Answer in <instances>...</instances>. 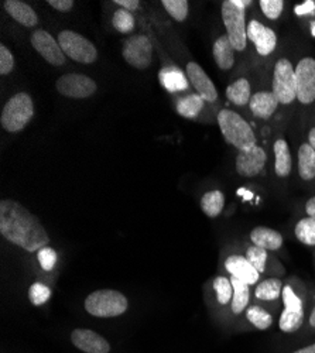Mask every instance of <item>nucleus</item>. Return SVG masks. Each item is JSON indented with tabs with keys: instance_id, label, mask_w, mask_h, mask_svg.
<instances>
[{
	"instance_id": "f257e3e1",
	"label": "nucleus",
	"mask_w": 315,
	"mask_h": 353,
	"mask_svg": "<svg viewBox=\"0 0 315 353\" xmlns=\"http://www.w3.org/2000/svg\"><path fill=\"white\" fill-rule=\"evenodd\" d=\"M0 233L10 243L30 253L39 252L50 243L39 218L13 199L0 202Z\"/></svg>"
},
{
	"instance_id": "f03ea898",
	"label": "nucleus",
	"mask_w": 315,
	"mask_h": 353,
	"mask_svg": "<svg viewBox=\"0 0 315 353\" xmlns=\"http://www.w3.org/2000/svg\"><path fill=\"white\" fill-rule=\"evenodd\" d=\"M218 125L226 143L239 152H247L257 145L253 129L239 113L231 109H222L218 113Z\"/></svg>"
},
{
	"instance_id": "7ed1b4c3",
	"label": "nucleus",
	"mask_w": 315,
	"mask_h": 353,
	"mask_svg": "<svg viewBox=\"0 0 315 353\" xmlns=\"http://www.w3.org/2000/svg\"><path fill=\"white\" fill-rule=\"evenodd\" d=\"M250 5V0H225L221 8L226 36L236 51H243L247 46L246 8Z\"/></svg>"
},
{
	"instance_id": "20e7f679",
	"label": "nucleus",
	"mask_w": 315,
	"mask_h": 353,
	"mask_svg": "<svg viewBox=\"0 0 315 353\" xmlns=\"http://www.w3.org/2000/svg\"><path fill=\"white\" fill-rule=\"evenodd\" d=\"M34 116V103L30 95L19 92L13 95L5 105L0 116L2 128L9 133H19L30 123Z\"/></svg>"
},
{
	"instance_id": "39448f33",
	"label": "nucleus",
	"mask_w": 315,
	"mask_h": 353,
	"mask_svg": "<svg viewBox=\"0 0 315 353\" xmlns=\"http://www.w3.org/2000/svg\"><path fill=\"white\" fill-rule=\"evenodd\" d=\"M85 310L98 318L119 316L128 310V299L114 290H98L85 299Z\"/></svg>"
},
{
	"instance_id": "423d86ee",
	"label": "nucleus",
	"mask_w": 315,
	"mask_h": 353,
	"mask_svg": "<svg viewBox=\"0 0 315 353\" xmlns=\"http://www.w3.org/2000/svg\"><path fill=\"white\" fill-rule=\"evenodd\" d=\"M281 105H290L297 99L296 68L287 58H281L273 71V91Z\"/></svg>"
},
{
	"instance_id": "0eeeda50",
	"label": "nucleus",
	"mask_w": 315,
	"mask_h": 353,
	"mask_svg": "<svg viewBox=\"0 0 315 353\" xmlns=\"http://www.w3.org/2000/svg\"><path fill=\"white\" fill-rule=\"evenodd\" d=\"M64 54L81 64H92L98 58L96 47L83 36L72 30H64L57 37Z\"/></svg>"
},
{
	"instance_id": "6e6552de",
	"label": "nucleus",
	"mask_w": 315,
	"mask_h": 353,
	"mask_svg": "<svg viewBox=\"0 0 315 353\" xmlns=\"http://www.w3.org/2000/svg\"><path fill=\"white\" fill-rule=\"evenodd\" d=\"M122 55L130 67L146 70L153 60V44L146 36L130 37L123 43Z\"/></svg>"
},
{
	"instance_id": "1a4fd4ad",
	"label": "nucleus",
	"mask_w": 315,
	"mask_h": 353,
	"mask_svg": "<svg viewBox=\"0 0 315 353\" xmlns=\"http://www.w3.org/2000/svg\"><path fill=\"white\" fill-rule=\"evenodd\" d=\"M57 91L65 98L85 99L94 95L98 90L96 82L88 75L82 74H65L59 78L55 83Z\"/></svg>"
},
{
	"instance_id": "9d476101",
	"label": "nucleus",
	"mask_w": 315,
	"mask_h": 353,
	"mask_svg": "<svg viewBox=\"0 0 315 353\" xmlns=\"http://www.w3.org/2000/svg\"><path fill=\"white\" fill-rule=\"evenodd\" d=\"M296 85L297 99L309 105L315 101V60L305 57L298 61L296 67Z\"/></svg>"
},
{
	"instance_id": "9b49d317",
	"label": "nucleus",
	"mask_w": 315,
	"mask_h": 353,
	"mask_svg": "<svg viewBox=\"0 0 315 353\" xmlns=\"http://www.w3.org/2000/svg\"><path fill=\"white\" fill-rule=\"evenodd\" d=\"M32 46L48 64L54 67H61L67 63L65 61L67 55L64 54L59 40H55L45 30H36L32 34Z\"/></svg>"
},
{
	"instance_id": "f8f14e48",
	"label": "nucleus",
	"mask_w": 315,
	"mask_h": 353,
	"mask_svg": "<svg viewBox=\"0 0 315 353\" xmlns=\"http://www.w3.org/2000/svg\"><path fill=\"white\" fill-rule=\"evenodd\" d=\"M267 161V154L261 145H256L247 152H239L235 160L236 172L246 179L259 175Z\"/></svg>"
},
{
	"instance_id": "ddd939ff",
	"label": "nucleus",
	"mask_w": 315,
	"mask_h": 353,
	"mask_svg": "<svg viewBox=\"0 0 315 353\" xmlns=\"http://www.w3.org/2000/svg\"><path fill=\"white\" fill-rule=\"evenodd\" d=\"M247 40L254 44L257 54L262 57L270 55L277 46L276 33L257 20H250L247 23Z\"/></svg>"
},
{
	"instance_id": "4468645a",
	"label": "nucleus",
	"mask_w": 315,
	"mask_h": 353,
	"mask_svg": "<svg viewBox=\"0 0 315 353\" xmlns=\"http://www.w3.org/2000/svg\"><path fill=\"white\" fill-rule=\"evenodd\" d=\"M185 72L190 78L191 85L195 88L196 94L201 97L205 102L214 103L218 99V91L211 81V78L207 75V72L201 68V65L191 61L187 64Z\"/></svg>"
},
{
	"instance_id": "2eb2a0df",
	"label": "nucleus",
	"mask_w": 315,
	"mask_h": 353,
	"mask_svg": "<svg viewBox=\"0 0 315 353\" xmlns=\"http://www.w3.org/2000/svg\"><path fill=\"white\" fill-rule=\"evenodd\" d=\"M71 342L75 347L85 353H109V342L91 330H75L71 334Z\"/></svg>"
},
{
	"instance_id": "dca6fc26",
	"label": "nucleus",
	"mask_w": 315,
	"mask_h": 353,
	"mask_svg": "<svg viewBox=\"0 0 315 353\" xmlns=\"http://www.w3.org/2000/svg\"><path fill=\"white\" fill-rule=\"evenodd\" d=\"M225 269L227 270V273H231V276L239 279L247 285L257 284L261 279V273L252 266L250 261L239 254L229 256L225 261Z\"/></svg>"
},
{
	"instance_id": "f3484780",
	"label": "nucleus",
	"mask_w": 315,
	"mask_h": 353,
	"mask_svg": "<svg viewBox=\"0 0 315 353\" xmlns=\"http://www.w3.org/2000/svg\"><path fill=\"white\" fill-rule=\"evenodd\" d=\"M280 102L276 98V95L273 92L269 91H262V92H256L254 95H252L250 102H249V108L252 110V113L259 117V119L267 121L273 116V113L277 110Z\"/></svg>"
},
{
	"instance_id": "a211bd4d",
	"label": "nucleus",
	"mask_w": 315,
	"mask_h": 353,
	"mask_svg": "<svg viewBox=\"0 0 315 353\" xmlns=\"http://www.w3.org/2000/svg\"><path fill=\"white\" fill-rule=\"evenodd\" d=\"M3 9L13 20L24 27H34L39 23V16L34 9L20 0H5Z\"/></svg>"
},
{
	"instance_id": "6ab92c4d",
	"label": "nucleus",
	"mask_w": 315,
	"mask_h": 353,
	"mask_svg": "<svg viewBox=\"0 0 315 353\" xmlns=\"http://www.w3.org/2000/svg\"><path fill=\"white\" fill-rule=\"evenodd\" d=\"M250 241L267 252L278 250L283 246L281 233L266 226H257L250 232Z\"/></svg>"
},
{
	"instance_id": "aec40b11",
	"label": "nucleus",
	"mask_w": 315,
	"mask_h": 353,
	"mask_svg": "<svg viewBox=\"0 0 315 353\" xmlns=\"http://www.w3.org/2000/svg\"><path fill=\"white\" fill-rule=\"evenodd\" d=\"M212 54L215 58V63L218 65L219 70L222 71H227L231 70L235 64V47L232 46L231 40L225 34L221 36L219 39H216L214 48H212Z\"/></svg>"
},
{
	"instance_id": "412c9836",
	"label": "nucleus",
	"mask_w": 315,
	"mask_h": 353,
	"mask_svg": "<svg viewBox=\"0 0 315 353\" xmlns=\"http://www.w3.org/2000/svg\"><path fill=\"white\" fill-rule=\"evenodd\" d=\"M159 78H160L161 85L171 94L185 91L188 88V79H187L185 74L174 65H168V67L161 68Z\"/></svg>"
},
{
	"instance_id": "4be33fe9",
	"label": "nucleus",
	"mask_w": 315,
	"mask_h": 353,
	"mask_svg": "<svg viewBox=\"0 0 315 353\" xmlns=\"http://www.w3.org/2000/svg\"><path fill=\"white\" fill-rule=\"evenodd\" d=\"M274 152V170L276 174L281 179L287 176L292 172V154H290V147L284 139H277L273 147Z\"/></svg>"
},
{
	"instance_id": "5701e85b",
	"label": "nucleus",
	"mask_w": 315,
	"mask_h": 353,
	"mask_svg": "<svg viewBox=\"0 0 315 353\" xmlns=\"http://www.w3.org/2000/svg\"><path fill=\"white\" fill-rule=\"evenodd\" d=\"M226 98L229 102L236 106L249 105L252 98L250 82L246 78H239L232 83H229V86L226 88Z\"/></svg>"
},
{
	"instance_id": "b1692460",
	"label": "nucleus",
	"mask_w": 315,
	"mask_h": 353,
	"mask_svg": "<svg viewBox=\"0 0 315 353\" xmlns=\"http://www.w3.org/2000/svg\"><path fill=\"white\" fill-rule=\"evenodd\" d=\"M298 174L304 181L315 179V152L309 143H303L298 149Z\"/></svg>"
},
{
	"instance_id": "393cba45",
	"label": "nucleus",
	"mask_w": 315,
	"mask_h": 353,
	"mask_svg": "<svg viewBox=\"0 0 315 353\" xmlns=\"http://www.w3.org/2000/svg\"><path fill=\"white\" fill-rule=\"evenodd\" d=\"M204 106H205V101L198 94L195 95L190 94L187 97H183L176 103L177 113L185 117V119H194V117H196L199 113H201Z\"/></svg>"
},
{
	"instance_id": "a878e982",
	"label": "nucleus",
	"mask_w": 315,
	"mask_h": 353,
	"mask_svg": "<svg viewBox=\"0 0 315 353\" xmlns=\"http://www.w3.org/2000/svg\"><path fill=\"white\" fill-rule=\"evenodd\" d=\"M225 207V195L219 190L210 191L201 198V210L210 218H216L221 215Z\"/></svg>"
},
{
	"instance_id": "bb28decb",
	"label": "nucleus",
	"mask_w": 315,
	"mask_h": 353,
	"mask_svg": "<svg viewBox=\"0 0 315 353\" xmlns=\"http://www.w3.org/2000/svg\"><path fill=\"white\" fill-rule=\"evenodd\" d=\"M283 283L280 279H267L257 284L254 290V296L262 301H274L283 294Z\"/></svg>"
},
{
	"instance_id": "cd10ccee",
	"label": "nucleus",
	"mask_w": 315,
	"mask_h": 353,
	"mask_svg": "<svg viewBox=\"0 0 315 353\" xmlns=\"http://www.w3.org/2000/svg\"><path fill=\"white\" fill-rule=\"evenodd\" d=\"M231 283L234 287V297H232V312L234 314H242L247 304H249V297H250V291H249V285L243 281H241L236 277H231Z\"/></svg>"
},
{
	"instance_id": "c85d7f7f",
	"label": "nucleus",
	"mask_w": 315,
	"mask_h": 353,
	"mask_svg": "<svg viewBox=\"0 0 315 353\" xmlns=\"http://www.w3.org/2000/svg\"><path fill=\"white\" fill-rule=\"evenodd\" d=\"M303 322H304V310L294 311V310L284 308L283 314L280 315L278 327L283 332L292 334V332H296L297 330L301 328Z\"/></svg>"
},
{
	"instance_id": "c756f323",
	"label": "nucleus",
	"mask_w": 315,
	"mask_h": 353,
	"mask_svg": "<svg viewBox=\"0 0 315 353\" xmlns=\"http://www.w3.org/2000/svg\"><path fill=\"white\" fill-rule=\"evenodd\" d=\"M246 318L257 330H269L273 323V316L262 307H249L246 310Z\"/></svg>"
},
{
	"instance_id": "7c9ffc66",
	"label": "nucleus",
	"mask_w": 315,
	"mask_h": 353,
	"mask_svg": "<svg viewBox=\"0 0 315 353\" xmlns=\"http://www.w3.org/2000/svg\"><path fill=\"white\" fill-rule=\"evenodd\" d=\"M296 238L307 245L315 246V218H304L296 225Z\"/></svg>"
},
{
	"instance_id": "2f4dec72",
	"label": "nucleus",
	"mask_w": 315,
	"mask_h": 353,
	"mask_svg": "<svg viewBox=\"0 0 315 353\" xmlns=\"http://www.w3.org/2000/svg\"><path fill=\"white\" fill-rule=\"evenodd\" d=\"M112 24H113V27L116 28L119 33L126 34V33L133 32L136 21H134V17H133V14L130 12L119 9V10H116V12L113 13Z\"/></svg>"
},
{
	"instance_id": "473e14b6",
	"label": "nucleus",
	"mask_w": 315,
	"mask_h": 353,
	"mask_svg": "<svg viewBox=\"0 0 315 353\" xmlns=\"http://www.w3.org/2000/svg\"><path fill=\"white\" fill-rule=\"evenodd\" d=\"M214 290L216 291V296H218V303L221 305H226L227 303L232 301L234 297V287L232 283L229 279L219 276L214 280Z\"/></svg>"
},
{
	"instance_id": "72a5a7b5",
	"label": "nucleus",
	"mask_w": 315,
	"mask_h": 353,
	"mask_svg": "<svg viewBox=\"0 0 315 353\" xmlns=\"http://www.w3.org/2000/svg\"><path fill=\"white\" fill-rule=\"evenodd\" d=\"M161 5L167 10V13L177 21H184L188 16L187 0H163Z\"/></svg>"
},
{
	"instance_id": "f704fd0d",
	"label": "nucleus",
	"mask_w": 315,
	"mask_h": 353,
	"mask_svg": "<svg viewBox=\"0 0 315 353\" xmlns=\"http://www.w3.org/2000/svg\"><path fill=\"white\" fill-rule=\"evenodd\" d=\"M267 250L259 248V246H250L246 250V259L250 261L252 266L259 272L263 273L266 270V263H267Z\"/></svg>"
},
{
	"instance_id": "c9c22d12",
	"label": "nucleus",
	"mask_w": 315,
	"mask_h": 353,
	"mask_svg": "<svg viewBox=\"0 0 315 353\" xmlns=\"http://www.w3.org/2000/svg\"><path fill=\"white\" fill-rule=\"evenodd\" d=\"M51 299V288L43 283H34L28 288V300L33 305H43Z\"/></svg>"
},
{
	"instance_id": "e433bc0d",
	"label": "nucleus",
	"mask_w": 315,
	"mask_h": 353,
	"mask_svg": "<svg viewBox=\"0 0 315 353\" xmlns=\"http://www.w3.org/2000/svg\"><path fill=\"white\" fill-rule=\"evenodd\" d=\"M281 296H283L284 308L294 310V311H301V310H304L301 299L297 296L296 291L293 290L292 285H284V287H283V294H281Z\"/></svg>"
},
{
	"instance_id": "4c0bfd02",
	"label": "nucleus",
	"mask_w": 315,
	"mask_h": 353,
	"mask_svg": "<svg viewBox=\"0 0 315 353\" xmlns=\"http://www.w3.org/2000/svg\"><path fill=\"white\" fill-rule=\"evenodd\" d=\"M259 5L265 16L270 20H277L284 9L283 0H261Z\"/></svg>"
},
{
	"instance_id": "58836bf2",
	"label": "nucleus",
	"mask_w": 315,
	"mask_h": 353,
	"mask_svg": "<svg viewBox=\"0 0 315 353\" xmlns=\"http://www.w3.org/2000/svg\"><path fill=\"white\" fill-rule=\"evenodd\" d=\"M37 257H39L40 266H41L43 270L51 272V270L55 268V263H57V252H55L52 248L45 246V248L40 249L39 253H37Z\"/></svg>"
},
{
	"instance_id": "ea45409f",
	"label": "nucleus",
	"mask_w": 315,
	"mask_h": 353,
	"mask_svg": "<svg viewBox=\"0 0 315 353\" xmlns=\"http://www.w3.org/2000/svg\"><path fill=\"white\" fill-rule=\"evenodd\" d=\"M14 68V57L6 46H0V74L8 75Z\"/></svg>"
},
{
	"instance_id": "a19ab883",
	"label": "nucleus",
	"mask_w": 315,
	"mask_h": 353,
	"mask_svg": "<svg viewBox=\"0 0 315 353\" xmlns=\"http://www.w3.org/2000/svg\"><path fill=\"white\" fill-rule=\"evenodd\" d=\"M51 8H54L55 10H59V12H70L72 8H74V5H75V2L74 0H48L47 2Z\"/></svg>"
},
{
	"instance_id": "79ce46f5",
	"label": "nucleus",
	"mask_w": 315,
	"mask_h": 353,
	"mask_svg": "<svg viewBox=\"0 0 315 353\" xmlns=\"http://www.w3.org/2000/svg\"><path fill=\"white\" fill-rule=\"evenodd\" d=\"M114 5H119L123 10H128V12H134L139 9V5L140 2L139 0H113Z\"/></svg>"
},
{
	"instance_id": "37998d69",
	"label": "nucleus",
	"mask_w": 315,
	"mask_h": 353,
	"mask_svg": "<svg viewBox=\"0 0 315 353\" xmlns=\"http://www.w3.org/2000/svg\"><path fill=\"white\" fill-rule=\"evenodd\" d=\"M315 12V2H312V0H307L305 3L300 5L296 8V13L298 16H303V14H311Z\"/></svg>"
},
{
	"instance_id": "c03bdc74",
	"label": "nucleus",
	"mask_w": 315,
	"mask_h": 353,
	"mask_svg": "<svg viewBox=\"0 0 315 353\" xmlns=\"http://www.w3.org/2000/svg\"><path fill=\"white\" fill-rule=\"evenodd\" d=\"M305 212L309 218H315V196L309 198L305 203Z\"/></svg>"
},
{
	"instance_id": "a18cd8bd",
	"label": "nucleus",
	"mask_w": 315,
	"mask_h": 353,
	"mask_svg": "<svg viewBox=\"0 0 315 353\" xmlns=\"http://www.w3.org/2000/svg\"><path fill=\"white\" fill-rule=\"evenodd\" d=\"M308 143H309V145L312 147L314 152H315V128H312L309 130V133H308Z\"/></svg>"
},
{
	"instance_id": "49530a36",
	"label": "nucleus",
	"mask_w": 315,
	"mask_h": 353,
	"mask_svg": "<svg viewBox=\"0 0 315 353\" xmlns=\"http://www.w3.org/2000/svg\"><path fill=\"white\" fill-rule=\"evenodd\" d=\"M294 353H315V343H312L309 346H305L303 349H298Z\"/></svg>"
},
{
	"instance_id": "de8ad7c7",
	"label": "nucleus",
	"mask_w": 315,
	"mask_h": 353,
	"mask_svg": "<svg viewBox=\"0 0 315 353\" xmlns=\"http://www.w3.org/2000/svg\"><path fill=\"white\" fill-rule=\"evenodd\" d=\"M309 325L315 328V307H314V310L311 311V315H309Z\"/></svg>"
},
{
	"instance_id": "09e8293b",
	"label": "nucleus",
	"mask_w": 315,
	"mask_h": 353,
	"mask_svg": "<svg viewBox=\"0 0 315 353\" xmlns=\"http://www.w3.org/2000/svg\"><path fill=\"white\" fill-rule=\"evenodd\" d=\"M312 34L315 36V24H312Z\"/></svg>"
}]
</instances>
